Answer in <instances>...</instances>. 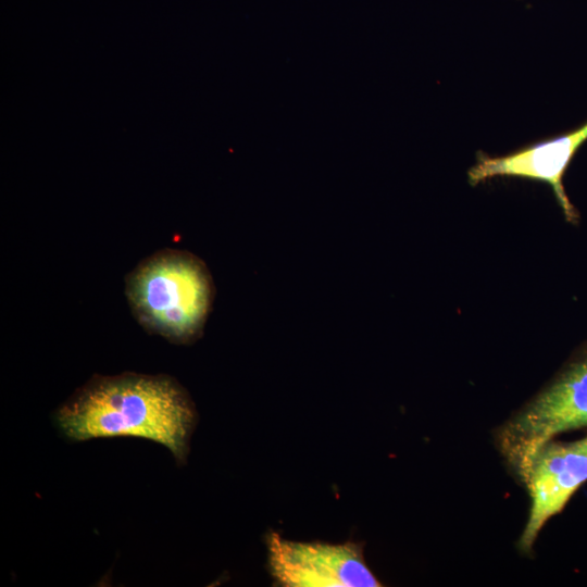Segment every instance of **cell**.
Wrapping results in <instances>:
<instances>
[{"label": "cell", "instance_id": "3", "mask_svg": "<svg viewBox=\"0 0 587 587\" xmlns=\"http://www.w3.org/2000/svg\"><path fill=\"white\" fill-rule=\"evenodd\" d=\"M267 564L274 583L284 587H377L361 544L301 542L271 532Z\"/></svg>", "mask_w": 587, "mask_h": 587}, {"label": "cell", "instance_id": "2", "mask_svg": "<svg viewBox=\"0 0 587 587\" xmlns=\"http://www.w3.org/2000/svg\"><path fill=\"white\" fill-rule=\"evenodd\" d=\"M126 295L142 326L170 340L188 342L203 329L213 286L199 258L166 250L142 261L129 274Z\"/></svg>", "mask_w": 587, "mask_h": 587}, {"label": "cell", "instance_id": "4", "mask_svg": "<svg viewBox=\"0 0 587 587\" xmlns=\"http://www.w3.org/2000/svg\"><path fill=\"white\" fill-rule=\"evenodd\" d=\"M587 426V358L540 394L504 429L502 445L521 470L559 433Z\"/></svg>", "mask_w": 587, "mask_h": 587}, {"label": "cell", "instance_id": "6", "mask_svg": "<svg viewBox=\"0 0 587 587\" xmlns=\"http://www.w3.org/2000/svg\"><path fill=\"white\" fill-rule=\"evenodd\" d=\"M587 140V122L562 136L527 147L503 157L480 154L467 173L469 182L477 185L498 176H515L548 183L567 221L577 213L567 198L562 178L578 148Z\"/></svg>", "mask_w": 587, "mask_h": 587}, {"label": "cell", "instance_id": "7", "mask_svg": "<svg viewBox=\"0 0 587 587\" xmlns=\"http://www.w3.org/2000/svg\"><path fill=\"white\" fill-rule=\"evenodd\" d=\"M576 447H578L579 449L584 450V451H587V438H584L579 441H576L574 442Z\"/></svg>", "mask_w": 587, "mask_h": 587}, {"label": "cell", "instance_id": "5", "mask_svg": "<svg viewBox=\"0 0 587 587\" xmlns=\"http://www.w3.org/2000/svg\"><path fill=\"white\" fill-rule=\"evenodd\" d=\"M525 479L532 507L521 537L528 550L545 523L559 513L576 489L587 480V451L575 444L548 441L520 470Z\"/></svg>", "mask_w": 587, "mask_h": 587}, {"label": "cell", "instance_id": "1", "mask_svg": "<svg viewBox=\"0 0 587 587\" xmlns=\"http://www.w3.org/2000/svg\"><path fill=\"white\" fill-rule=\"evenodd\" d=\"M196 419L190 398L174 379L134 373L91 379L54 415L72 440L147 438L165 446L179 462L188 453Z\"/></svg>", "mask_w": 587, "mask_h": 587}]
</instances>
